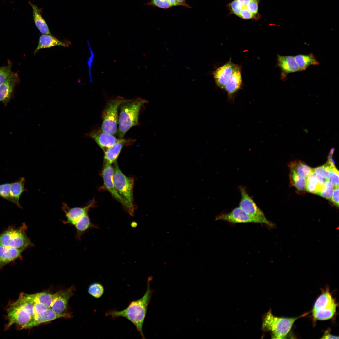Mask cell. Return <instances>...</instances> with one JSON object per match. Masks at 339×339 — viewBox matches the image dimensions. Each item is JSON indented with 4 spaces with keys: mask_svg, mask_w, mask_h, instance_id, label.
<instances>
[{
    "mask_svg": "<svg viewBox=\"0 0 339 339\" xmlns=\"http://www.w3.org/2000/svg\"><path fill=\"white\" fill-rule=\"evenodd\" d=\"M151 279H148L147 290L142 297L130 302L128 307L123 310H111L105 315L106 316H110L113 318L121 317L127 319L134 325L142 339L145 338L143 326L153 292L149 285Z\"/></svg>",
    "mask_w": 339,
    "mask_h": 339,
    "instance_id": "obj_1",
    "label": "cell"
},
{
    "mask_svg": "<svg viewBox=\"0 0 339 339\" xmlns=\"http://www.w3.org/2000/svg\"><path fill=\"white\" fill-rule=\"evenodd\" d=\"M148 101L143 99L137 98L127 99L119 107L118 128L119 138H123L126 132L132 127L139 123V116L142 107Z\"/></svg>",
    "mask_w": 339,
    "mask_h": 339,
    "instance_id": "obj_2",
    "label": "cell"
},
{
    "mask_svg": "<svg viewBox=\"0 0 339 339\" xmlns=\"http://www.w3.org/2000/svg\"><path fill=\"white\" fill-rule=\"evenodd\" d=\"M25 223L18 227L9 226L0 234V245L7 247L26 248L34 246L27 235Z\"/></svg>",
    "mask_w": 339,
    "mask_h": 339,
    "instance_id": "obj_3",
    "label": "cell"
},
{
    "mask_svg": "<svg viewBox=\"0 0 339 339\" xmlns=\"http://www.w3.org/2000/svg\"><path fill=\"white\" fill-rule=\"evenodd\" d=\"M113 164V181L115 186L118 192L127 203L130 210L129 214L131 216H133L136 208L134 202L133 196L134 179L127 177L121 171L116 161Z\"/></svg>",
    "mask_w": 339,
    "mask_h": 339,
    "instance_id": "obj_4",
    "label": "cell"
},
{
    "mask_svg": "<svg viewBox=\"0 0 339 339\" xmlns=\"http://www.w3.org/2000/svg\"><path fill=\"white\" fill-rule=\"evenodd\" d=\"M299 318L277 317L269 310L264 317L262 328L264 331H271L273 338L282 339L288 333Z\"/></svg>",
    "mask_w": 339,
    "mask_h": 339,
    "instance_id": "obj_5",
    "label": "cell"
},
{
    "mask_svg": "<svg viewBox=\"0 0 339 339\" xmlns=\"http://www.w3.org/2000/svg\"><path fill=\"white\" fill-rule=\"evenodd\" d=\"M127 99L119 96L106 103L101 115L102 122L101 129L102 131L112 135L117 132L118 109L120 104Z\"/></svg>",
    "mask_w": 339,
    "mask_h": 339,
    "instance_id": "obj_6",
    "label": "cell"
},
{
    "mask_svg": "<svg viewBox=\"0 0 339 339\" xmlns=\"http://www.w3.org/2000/svg\"><path fill=\"white\" fill-rule=\"evenodd\" d=\"M337 304L328 291L323 293L317 299L312 311L315 319L325 320L331 318L336 311Z\"/></svg>",
    "mask_w": 339,
    "mask_h": 339,
    "instance_id": "obj_7",
    "label": "cell"
},
{
    "mask_svg": "<svg viewBox=\"0 0 339 339\" xmlns=\"http://www.w3.org/2000/svg\"><path fill=\"white\" fill-rule=\"evenodd\" d=\"M239 189L241 197L239 207L251 217L261 221L262 224L270 228H274L275 224L266 218L263 211L249 196L246 189L244 187L240 186Z\"/></svg>",
    "mask_w": 339,
    "mask_h": 339,
    "instance_id": "obj_8",
    "label": "cell"
},
{
    "mask_svg": "<svg viewBox=\"0 0 339 339\" xmlns=\"http://www.w3.org/2000/svg\"><path fill=\"white\" fill-rule=\"evenodd\" d=\"M113 175L114 168L111 165H104L102 172L103 188L109 192L113 197L121 203L126 211L129 213V208L127 203L119 194L115 188L113 181Z\"/></svg>",
    "mask_w": 339,
    "mask_h": 339,
    "instance_id": "obj_9",
    "label": "cell"
},
{
    "mask_svg": "<svg viewBox=\"0 0 339 339\" xmlns=\"http://www.w3.org/2000/svg\"><path fill=\"white\" fill-rule=\"evenodd\" d=\"M95 201L93 198L88 205L83 207H70L65 203H62L61 209L64 212L67 218L66 220H63V224H70L74 226L83 216L88 214L90 209L95 207Z\"/></svg>",
    "mask_w": 339,
    "mask_h": 339,
    "instance_id": "obj_10",
    "label": "cell"
},
{
    "mask_svg": "<svg viewBox=\"0 0 339 339\" xmlns=\"http://www.w3.org/2000/svg\"><path fill=\"white\" fill-rule=\"evenodd\" d=\"M215 220L225 221L233 224L251 223L262 224L261 221L251 217L239 207H235L229 213L216 216Z\"/></svg>",
    "mask_w": 339,
    "mask_h": 339,
    "instance_id": "obj_11",
    "label": "cell"
},
{
    "mask_svg": "<svg viewBox=\"0 0 339 339\" xmlns=\"http://www.w3.org/2000/svg\"><path fill=\"white\" fill-rule=\"evenodd\" d=\"M73 289L71 288L61 290L53 294L51 308L56 313H65L67 309L68 303L70 298L73 295Z\"/></svg>",
    "mask_w": 339,
    "mask_h": 339,
    "instance_id": "obj_12",
    "label": "cell"
},
{
    "mask_svg": "<svg viewBox=\"0 0 339 339\" xmlns=\"http://www.w3.org/2000/svg\"><path fill=\"white\" fill-rule=\"evenodd\" d=\"M92 138L104 152L119 140L113 135L105 132L101 129L93 130L86 134Z\"/></svg>",
    "mask_w": 339,
    "mask_h": 339,
    "instance_id": "obj_13",
    "label": "cell"
},
{
    "mask_svg": "<svg viewBox=\"0 0 339 339\" xmlns=\"http://www.w3.org/2000/svg\"><path fill=\"white\" fill-rule=\"evenodd\" d=\"M277 65L281 70L280 78L283 81L286 80L288 74L300 71L293 56L277 55Z\"/></svg>",
    "mask_w": 339,
    "mask_h": 339,
    "instance_id": "obj_14",
    "label": "cell"
},
{
    "mask_svg": "<svg viewBox=\"0 0 339 339\" xmlns=\"http://www.w3.org/2000/svg\"><path fill=\"white\" fill-rule=\"evenodd\" d=\"M135 140L130 139L119 138L112 146L105 152L104 164L111 165L116 159L123 146L132 144Z\"/></svg>",
    "mask_w": 339,
    "mask_h": 339,
    "instance_id": "obj_15",
    "label": "cell"
},
{
    "mask_svg": "<svg viewBox=\"0 0 339 339\" xmlns=\"http://www.w3.org/2000/svg\"><path fill=\"white\" fill-rule=\"evenodd\" d=\"M19 81L18 73L13 72L7 79L0 85V101L7 103L9 101L15 86Z\"/></svg>",
    "mask_w": 339,
    "mask_h": 339,
    "instance_id": "obj_16",
    "label": "cell"
},
{
    "mask_svg": "<svg viewBox=\"0 0 339 339\" xmlns=\"http://www.w3.org/2000/svg\"><path fill=\"white\" fill-rule=\"evenodd\" d=\"M237 65L229 62L218 68L213 73L217 85L224 88Z\"/></svg>",
    "mask_w": 339,
    "mask_h": 339,
    "instance_id": "obj_17",
    "label": "cell"
},
{
    "mask_svg": "<svg viewBox=\"0 0 339 339\" xmlns=\"http://www.w3.org/2000/svg\"><path fill=\"white\" fill-rule=\"evenodd\" d=\"M25 249L4 246L0 245V270L4 266L21 258Z\"/></svg>",
    "mask_w": 339,
    "mask_h": 339,
    "instance_id": "obj_18",
    "label": "cell"
},
{
    "mask_svg": "<svg viewBox=\"0 0 339 339\" xmlns=\"http://www.w3.org/2000/svg\"><path fill=\"white\" fill-rule=\"evenodd\" d=\"M71 314L65 313L58 314L55 312L51 308H48L44 313L35 316L28 326L27 328H32L43 323L57 319L70 318Z\"/></svg>",
    "mask_w": 339,
    "mask_h": 339,
    "instance_id": "obj_19",
    "label": "cell"
},
{
    "mask_svg": "<svg viewBox=\"0 0 339 339\" xmlns=\"http://www.w3.org/2000/svg\"><path fill=\"white\" fill-rule=\"evenodd\" d=\"M70 43L60 41L52 35L42 34L40 37L38 45L34 51L35 54L40 49L49 48L56 46L68 47Z\"/></svg>",
    "mask_w": 339,
    "mask_h": 339,
    "instance_id": "obj_20",
    "label": "cell"
},
{
    "mask_svg": "<svg viewBox=\"0 0 339 339\" xmlns=\"http://www.w3.org/2000/svg\"><path fill=\"white\" fill-rule=\"evenodd\" d=\"M326 180L312 171L306 177L305 191L317 194Z\"/></svg>",
    "mask_w": 339,
    "mask_h": 339,
    "instance_id": "obj_21",
    "label": "cell"
},
{
    "mask_svg": "<svg viewBox=\"0 0 339 339\" xmlns=\"http://www.w3.org/2000/svg\"><path fill=\"white\" fill-rule=\"evenodd\" d=\"M25 182V178L21 177L17 181L11 183L10 187L9 193L12 202L19 208H21L19 202L20 197L23 192L27 191L24 187Z\"/></svg>",
    "mask_w": 339,
    "mask_h": 339,
    "instance_id": "obj_22",
    "label": "cell"
},
{
    "mask_svg": "<svg viewBox=\"0 0 339 339\" xmlns=\"http://www.w3.org/2000/svg\"><path fill=\"white\" fill-rule=\"evenodd\" d=\"M242 82L240 68L236 65L224 89L229 95L235 93L240 88Z\"/></svg>",
    "mask_w": 339,
    "mask_h": 339,
    "instance_id": "obj_23",
    "label": "cell"
},
{
    "mask_svg": "<svg viewBox=\"0 0 339 339\" xmlns=\"http://www.w3.org/2000/svg\"><path fill=\"white\" fill-rule=\"evenodd\" d=\"M74 226L76 229L75 238L79 241H81L82 236L89 229L98 228V225L92 222L88 214L82 217Z\"/></svg>",
    "mask_w": 339,
    "mask_h": 339,
    "instance_id": "obj_24",
    "label": "cell"
},
{
    "mask_svg": "<svg viewBox=\"0 0 339 339\" xmlns=\"http://www.w3.org/2000/svg\"><path fill=\"white\" fill-rule=\"evenodd\" d=\"M27 299L33 303L43 304L48 308H51L52 302L53 294L47 292H42L34 294L25 293Z\"/></svg>",
    "mask_w": 339,
    "mask_h": 339,
    "instance_id": "obj_25",
    "label": "cell"
},
{
    "mask_svg": "<svg viewBox=\"0 0 339 339\" xmlns=\"http://www.w3.org/2000/svg\"><path fill=\"white\" fill-rule=\"evenodd\" d=\"M30 3L32 8L34 21L37 28L42 34L52 35L47 24L42 16L38 8L31 3Z\"/></svg>",
    "mask_w": 339,
    "mask_h": 339,
    "instance_id": "obj_26",
    "label": "cell"
},
{
    "mask_svg": "<svg viewBox=\"0 0 339 339\" xmlns=\"http://www.w3.org/2000/svg\"><path fill=\"white\" fill-rule=\"evenodd\" d=\"M300 71L305 70L311 65H317L319 62L312 53L309 54H298L294 56Z\"/></svg>",
    "mask_w": 339,
    "mask_h": 339,
    "instance_id": "obj_27",
    "label": "cell"
},
{
    "mask_svg": "<svg viewBox=\"0 0 339 339\" xmlns=\"http://www.w3.org/2000/svg\"><path fill=\"white\" fill-rule=\"evenodd\" d=\"M290 169L293 170L300 176L306 178L313 171V169L300 160H295L289 164Z\"/></svg>",
    "mask_w": 339,
    "mask_h": 339,
    "instance_id": "obj_28",
    "label": "cell"
},
{
    "mask_svg": "<svg viewBox=\"0 0 339 339\" xmlns=\"http://www.w3.org/2000/svg\"><path fill=\"white\" fill-rule=\"evenodd\" d=\"M290 170L289 175L291 185L299 191H306V178L300 176L292 169H290Z\"/></svg>",
    "mask_w": 339,
    "mask_h": 339,
    "instance_id": "obj_29",
    "label": "cell"
},
{
    "mask_svg": "<svg viewBox=\"0 0 339 339\" xmlns=\"http://www.w3.org/2000/svg\"><path fill=\"white\" fill-rule=\"evenodd\" d=\"M104 288L103 285L99 282H94L90 284L88 288L89 294L96 298H99L103 295Z\"/></svg>",
    "mask_w": 339,
    "mask_h": 339,
    "instance_id": "obj_30",
    "label": "cell"
},
{
    "mask_svg": "<svg viewBox=\"0 0 339 339\" xmlns=\"http://www.w3.org/2000/svg\"><path fill=\"white\" fill-rule=\"evenodd\" d=\"M334 190L332 184L329 180H327L317 194L326 199H330Z\"/></svg>",
    "mask_w": 339,
    "mask_h": 339,
    "instance_id": "obj_31",
    "label": "cell"
},
{
    "mask_svg": "<svg viewBox=\"0 0 339 339\" xmlns=\"http://www.w3.org/2000/svg\"><path fill=\"white\" fill-rule=\"evenodd\" d=\"M332 167L326 163L322 166L313 169V171L320 176L326 180H329Z\"/></svg>",
    "mask_w": 339,
    "mask_h": 339,
    "instance_id": "obj_32",
    "label": "cell"
},
{
    "mask_svg": "<svg viewBox=\"0 0 339 339\" xmlns=\"http://www.w3.org/2000/svg\"><path fill=\"white\" fill-rule=\"evenodd\" d=\"M12 63L10 62L6 65L0 67V85L9 77L13 72Z\"/></svg>",
    "mask_w": 339,
    "mask_h": 339,
    "instance_id": "obj_33",
    "label": "cell"
},
{
    "mask_svg": "<svg viewBox=\"0 0 339 339\" xmlns=\"http://www.w3.org/2000/svg\"><path fill=\"white\" fill-rule=\"evenodd\" d=\"M228 6L231 14L239 17L243 8V6L239 0H233L228 4Z\"/></svg>",
    "mask_w": 339,
    "mask_h": 339,
    "instance_id": "obj_34",
    "label": "cell"
},
{
    "mask_svg": "<svg viewBox=\"0 0 339 339\" xmlns=\"http://www.w3.org/2000/svg\"><path fill=\"white\" fill-rule=\"evenodd\" d=\"M145 4L146 5L153 6L164 9L170 8L172 6L168 0H150Z\"/></svg>",
    "mask_w": 339,
    "mask_h": 339,
    "instance_id": "obj_35",
    "label": "cell"
},
{
    "mask_svg": "<svg viewBox=\"0 0 339 339\" xmlns=\"http://www.w3.org/2000/svg\"><path fill=\"white\" fill-rule=\"evenodd\" d=\"M11 183L0 184V197L12 202L9 190Z\"/></svg>",
    "mask_w": 339,
    "mask_h": 339,
    "instance_id": "obj_36",
    "label": "cell"
},
{
    "mask_svg": "<svg viewBox=\"0 0 339 339\" xmlns=\"http://www.w3.org/2000/svg\"><path fill=\"white\" fill-rule=\"evenodd\" d=\"M260 0H251L245 6L253 15L258 18V5Z\"/></svg>",
    "mask_w": 339,
    "mask_h": 339,
    "instance_id": "obj_37",
    "label": "cell"
},
{
    "mask_svg": "<svg viewBox=\"0 0 339 339\" xmlns=\"http://www.w3.org/2000/svg\"><path fill=\"white\" fill-rule=\"evenodd\" d=\"M339 172L335 166L331 168V175L329 180L332 184L334 188L339 186Z\"/></svg>",
    "mask_w": 339,
    "mask_h": 339,
    "instance_id": "obj_38",
    "label": "cell"
},
{
    "mask_svg": "<svg viewBox=\"0 0 339 339\" xmlns=\"http://www.w3.org/2000/svg\"><path fill=\"white\" fill-rule=\"evenodd\" d=\"M48 308L43 304L40 303H34V317L35 315H40L44 313L47 311Z\"/></svg>",
    "mask_w": 339,
    "mask_h": 339,
    "instance_id": "obj_39",
    "label": "cell"
},
{
    "mask_svg": "<svg viewBox=\"0 0 339 339\" xmlns=\"http://www.w3.org/2000/svg\"><path fill=\"white\" fill-rule=\"evenodd\" d=\"M239 17L245 20L256 19L258 18L250 12L245 6H243Z\"/></svg>",
    "mask_w": 339,
    "mask_h": 339,
    "instance_id": "obj_40",
    "label": "cell"
},
{
    "mask_svg": "<svg viewBox=\"0 0 339 339\" xmlns=\"http://www.w3.org/2000/svg\"><path fill=\"white\" fill-rule=\"evenodd\" d=\"M331 203L336 207H339V186L334 188L330 199Z\"/></svg>",
    "mask_w": 339,
    "mask_h": 339,
    "instance_id": "obj_41",
    "label": "cell"
},
{
    "mask_svg": "<svg viewBox=\"0 0 339 339\" xmlns=\"http://www.w3.org/2000/svg\"><path fill=\"white\" fill-rule=\"evenodd\" d=\"M334 148H332L330 150L328 156L327 163L332 166H335V162L333 159V155L334 151Z\"/></svg>",
    "mask_w": 339,
    "mask_h": 339,
    "instance_id": "obj_42",
    "label": "cell"
},
{
    "mask_svg": "<svg viewBox=\"0 0 339 339\" xmlns=\"http://www.w3.org/2000/svg\"><path fill=\"white\" fill-rule=\"evenodd\" d=\"M338 338L339 337L338 336L331 335L327 331H326L324 333L322 337L321 338L323 339H334Z\"/></svg>",
    "mask_w": 339,
    "mask_h": 339,
    "instance_id": "obj_43",
    "label": "cell"
},
{
    "mask_svg": "<svg viewBox=\"0 0 339 339\" xmlns=\"http://www.w3.org/2000/svg\"><path fill=\"white\" fill-rule=\"evenodd\" d=\"M176 1L180 6H183L189 8H191V6L186 3V0H176Z\"/></svg>",
    "mask_w": 339,
    "mask_h": 339,
    "instance_id": "obj_44",
    "label": "cell"
},
{
    "mask_svg": "<svg viewBox=\"0 0 339 339\" xmlns=\"http://www.w3.org/2000/svg\"><path fill=\"white\" fill-rule=\"evenodd\" d=\"M173 6H180L176 0H168Z\"/></svg>",
    "mask_w": 339,
    "mask_h": 339,
    "instance_id": "obj_45",
    "label": "cell"
},
{
    "mask_svg": "<svg viewBox=\"0 0 339 339\" xmlns=\"http://www.w3.org/2000/svg\"><path fill=\"white\" fill-rule=\"evenodd\" d=\"M243 6H245L251 0H239Z\"/></svg>",
    "mask_w": 339,
    "mask_h": 339,
    "instance_id": "obj_46",
    "label": "cell"
}]
</instances>
